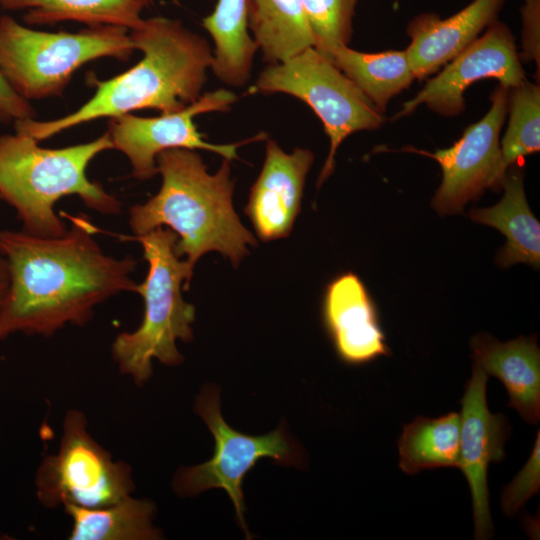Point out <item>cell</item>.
<instances>
[{
    "label": "cell",
    "instance_id": "cell-26",
    "mask_svg": "<svg viewBox=\"0 0 540 540\" xmlns=\"http://www.w3.org/2000/svg\"><path fill=\"white\" fill-rule=\"evenodd\" d=\"M359 0H302L314 37V48L322 55L348 45Z\"/></svg>",
    "mask_w": 540,
    "mask_h": 540
},
{
    "label": "cell",
    "instance_id": "cell-7",
    "mask_svg": "<svg viewBox=\"0 0 540 540\" xmlns=\"http://www.w3.org/2000/svg\"><path fill=\"white\" fill-rule=\"evenodd\" d=\"M255 91L285 93L305 102L322 121L330 149L317 181L332 174L340 144L351 134L375 130L385 118L360 89L314 47L269 64L257 78Z\"/></svg>",
    "mask_w": 540,
    "mask_h": 540
},
{
    "label": "cell",
    "instance_id": "cell-16",
    "mask_svg": "<svg viewBox=\"0 0 540 540\" xmlns=\"http://www.w3.org/2000/svg\"><path fill=\"white\" fill-rule=\"evenodd\" d=\"M504 3L505 0H473L445 19L427 12L410 20V44L405 51L414 77L423 80L459 55L498 20Z\"/></svg>",
    "mask_w": 540,
    "mask_h": 540
},
{
    "label": "cell",
    "instance_id": "cell-3",
    "mask_svg": "<svg viewBox=\"0 0 540 540\" xmlns=\"http://www.w3.org/2000/svg\"><path fill=\"white\" fill-rule=\"evenodd\" d=\"M223 159L211 174L201 156L191 149L172 148L156 157L162 185L156 195L129 209L134 236L157 227L177 235L175 252L193 267L204 254L217 251L237 267L257 245L233 207L234 179Z\"/></svg>",
    "mask_w": 540,
    "mask_h": 540
},
{
    "label": "cell",
    "instance_id": "cell-4",
    "mask_svg": "<svg viewBox=\"0 0 540 540\" xmlns=\"http://www.w3.org/2000/svg\"><path fill=\"white\" fill-rule=\"evenodd\" d=\"M113 149L108 132L97 139L64 148H43L32 137L15 132L0 136V197L11 205L28 234L55 238L67 232L55 213L56 202L77 195L104 215L118 214L120 201L86 169L99 153Z\"/></svg>",
    "mask_w": 540,
    "mask_h": 540
},
{
    "label": "cell",
    "instance_id": "cell-30",
    "mask_svg": "<svg viewBox=\"0 0 540 540\" xmlns=\"http://www.w3.org/2000/svg\"><path fill=\"white\" fill-rule=\"evenodd\" d=\"M9 286V271L5 258L0 254V306Z\"/></svg>",
    "mask_w": 540,
    "mask_h": 540
},
{
    "label": "cell",
    "instance_id": "cell-15",
    "mask_svg": "<svg viewBox=\"0 0 540 540\" xmlns=\"http://www.w3.org/2000/svg\"><path fill=\"white\" fill-rule=\"evenodd\" d=\"M321 317L343 363L358 366L390 354L375 303L355 273L345 272L328 283Z\"/></svg>",
    "mask_w": 540,
    "mask_h": 540
},
{
    "label": "cell",
    "instance_id": "cell-21",
    "mask_svg": "<svg viewBox=\"0 0 540 540\" xmlns=\"http://www.w3.org/2000/svg\"><path fill=\"white\" fill-rule=\"evenodd\" d=\"M248 28L269 64L314 47L302 0H248Z\"/></svg>",
    "mask_w": 540,
    "mask_h": 540
},
{
    "label": "cell",
    "instance_id": "cell-28",
    "mask_svg": "<svg viewBox=\"0 0 540 540\" xmlns=\"http://www.w3.org/2000/svg\"><path fill=\"white\" fill-rule=\"evenodd\" d=\"M521 17L523 52L519 58L524 62L535 61L539 69L540 0H524Z\"/></svg>",
    "mask_w": 540,
    "mask_h": 540
},
{
    "label": "cell",
    "instance_id": "cell-17",
    "mask_svg": "<svg viewBox=\"0 0 540 540\" xmlns=\"http://www.w3.org/2000/svg\"><path fill=\"white\" fill-rule=\"evenodd\" d=\"M476 366L505 386L509 401L529 424L540 419V351L536 337L520 336L502 343L490 335L478 334L471 340Z\"/></svg>",
    "mask_w": 540,
    "mask_h": 540
},
{
    "label": "cell",
    "instance_id": "cell-20",
    "mask_svg": "<svg viewBox=\"0 0 540 540\" xmlns=\"http://www.w3.org/2000/svg\"><path fill=\"white\" fill-rule=\"evenodd\" d=\"M71 518L69 540H159L161 530L154 526L155 504L128 495L112 504L86 508L63 507Z\"/></svg>",
    "mask_w": 540,
    "mask_h": 540
},
{
    "label": "cell",
    "instance_id": "cell-5",
    "mask_svg": "<svg viewBox=\"0 0 540 540\" xmlns=\"http://www.w3.org/2000/svg\"><path fill=\"white\" fill-rule=\"evenodd\" d=\"M130 239L141 244L149 266L135 288L144 300V315L137 329L116 336L111 354L120 373L143 386L152 376L153 359L177 366L184 359L177 340H193L195 307L184 300L182 289H189L194 267L176 254L177 235L169 228L157 227Z\"/></svg>",
    "mask_w": 540,
    "mask_h": 540
},
{
    "label": "cell",
    "instance_id": "cell-9",
    "mask_svg": "<svg viewBox=\"0 0 540 540\" xmlns=\"http://www.w3.org/2000/svg\"><path fill=\"white\" fill-rule=\"evenodd\" d=\"M34 486L37 500L48 509L103 507L135 491L131 466L114 460L96 441L78 409L66 412L58 449L39 463Z\"/></svg>",
    "mask_w": 540,
    "mask_h": 540
},
{
    "label": "cell",
    "instance_id": "cell-31",
    "mask_svg": "<svg viewBox=\"0 0 540 540\" xmlns=\"http://www.w3.org/2000/svg\"><path fill=\"white\" fill-rule=\"evenodd\" d=\"M153 2V0H151Z\"/></svg>",
    "mask_w": 540,
    "mask_h": 540
},
{
    "label": "cell",
    "instance_id": "cell-18",
    "mask_svg": "<svg viewBox=\"0 0 540 540\" xmlns=\"http://www.w3.org/2000/svg\"><path fill=\"white\" fill-rule=\"evenodd\" d=\"M502 199L487 208L470 211V219L499 230L506 238L496 262L502 267L525 263L540 265V224L532 213L524 190L523 172L519 167L507 170Z\"/></svg>",
    "mask_w": 540,
    "mask_h": 540
},
{
    "label": "cell",
    "instance_id": "cell-32",
    "mask_svg": "<svg viewBox=\"0 0 540 540\" xmlns=\"http://www.w3.org/2000/svg\"><path fill=\"white\" fill-rule=\"evenodd\" d=\"M1 198V197H0Z\"/></svg>",
    "mask_w": 540,
    "mask_h": 540
},
{
    "label": "cell",
    "instance_id": "cell-23",
    "mask_svg": "<svg viewBox=\"0 0 540 540\" xmlns=\"http://www.w3.org/2000/svg\"><path fill=\"white\" fill-rule=\"evenodd\" d=\"M323 56L382 113L390 99L407 89L415 79L405 50L365 53L344 45Z\"/></svg>",
    "mask_w": 540,
    "mask_h": 540
},
{
    "label": "cell",
    "instance_id": "cell-2",
    "mask_svg": "<svg viewBox=\"0 0 540 540\" xmlns=\"http://www.w3.org/2000/svg\"><path fill=\"white\" fill-rule=\"evenodd\" d=\"M129 35L135 49L143 53L135 66L105 81L91 75L95 93L76 111L50 121H16L15 132L39 142L99 118L142 109L173 113L199 99L213 57L205 38L181 21L162 16L143 19Z\"/></svg>",
    "mask_w": 540,
    "mask_h": 540
},
{
    "label": "cell",
    "instance_id": "cell-10",
    "mask_svg": "<svg viewBox=\"0 0 540 540\" xmlns=\"http://www.w3.org/2000/svg\"><path fill=\"white\" fill-rule=\"evenodd\" d=\"M508 94L509 88L499 84L490 96L488 112L467 127L451 147L433 153L414 147L401 149L439 163L442 181L431 202L439 215L460 214L486 190L502 189L507 170L502 162L500 133L507 117Z\"/></svg>",
    "mask_w": 540,
    "mask_h": 540
},
{
    "label": "cell",
    "instance_id": "cell-8",
    "mask_svg": "<svg viewBox=\"0 0 540 540\" xmlns=\"http://www.w3.org/2000/svg\"><path fill=\"white\" fill-rule=\"evenodd\" d=\"M219 392L217 386L205 385L194 407L214 437V454L205 463L181 467L173 477L172 488L181 497H193L212 488L225 490L233 502L239 525L246 538L251 539L244 519L242 482L245 475L263 458L300 467L302 451L284 424L263 435H248L233 429L221 414Z\"/></svg>",
    "mask_w": 540,
    "mask_h": 540
},
{
    "label": "cell",
    "instance_id": "cell-12",
    "mask_svg": "<svg viewBox=\"0 0 540 540\" xmlns=\"http://www.w3.org/2000/svg\"><path fill=\"white\" fill-rule=\"evenodd\" d=\"M489 78L509 89L526 80L515 38L509 27L498 20L428 80L413 98L404 102L393 120L408 116L423 104L442 116H458L466 107L467 88Z\"/></svg>",
    "mask_w": 540,
    "mask_h": 540
},
{
    "label": "cell",
    "instance_id": "cell-6",
    "mask_svg": "<svg viewBox=\"0 0 540 540\" xmlns=\"http://www.w3.org/2000/svg\"><path fill=\"white\" fill-rule=\"evenodd\" d=\"M134 50L129 30L121 26L45 32L0 17V71L28 101L60 96L84 64L102 57L127 61Z\"/></svg>",
    "mask_w": 540,
    "mask_h": 540
},
{
    "label": "cell",
    "instance_id": "cell-27",
    "mask_svg": "<svg viewBox=\"0 0 540 540\" xmlns=\"http://www.w3.org/2000/svg\"><path fill=\"white\" fill-rule=\"evenodd\" d=\"M539 435L538 432L533 451L525 466L502 491L501 507L509 517L514 516L532 496L539 492Z\"/></svg>",
    "mask_w": 540,
    "mask_h": 540
},
{
    "label": "cell",
    "instance_id": "cell-24",
    "mask_svg": "<svg viewBox=\"0 0 540 540\" xmlns=\"http://www.w3.org/2000/svg\"><path fill=\"white\" fill-rule=\"evenodd\" d=\"M461 415L451 412L438 418L416 417L403 426L398 440L399 467L409 475L422 470L458 467Z\"/></svg>",
    "mask_w": 540,
    "mask_h": 540
},
{
    "label": "cell",
    "instance_id": "cell-22",
    "mask_svg": "<svg viewBox=\"0 0 540 540\" xmlns=\"http://www.w3.org/2000/svg\"><path fill=\"white\" fill-rule=\"evenodd\" d=\"M151 0H0L5 11L25 10L27 25H54L76 21L88 27L113 25L136 29L141 12Z\"/></svg>",
    "mask_w": 540,
    "mask_h": 540
},
{
    "label": "cell",
    "instance_id": "cell-25",
    "mask_svg": "<svg viewBox=\"0 0 540 540\" xmlns=\"http://www.w3.org/2000/svg\"><path fill=\"white\" fill-rule=\"evenodd\" d=\"M508 125L500 141L506 170L540 150V86L527 80L509 89Z\"/></svg>",
    "mask_w": 540,
    "mask_h": 540
},
{
    "label": "cell",
    "instance_id": "cell-29",
    "mask_svg": "<svg viewBox=\"0 0 540 540\" xmlns=\"http://www.w3.org/2000/svg\"><path fill=\"white\" fill-rule=\"evenodd\" d=\"M35 115L30 102L15 92L0 71V124L35 119Z\"/></svg>",
    "mask_w": 540,
    "mask_h": 540
},
{
    "label": "cell",
    "instance_id": "cell-1",
    "mask_svg": "<svg viewBox=\"0 0 540 540\" xmlns=\"http://www.w3.org/2000/svg\"><path fill=\"white\" fill-rule=\"evenodd\" d=\"M55 238L0 231L9 286L0 306V341L15 333L49 337L67 324L85 326L100 303L135 292L132 257L106 255L85 217Z\"/></svg>",
    "mask_w": 540,
    "mask_h": 540
},
{
    "label": "cell",
    "instance_id": "cell-11",
    "mask_svg": "<svg viewBox=\"0 0 540 540\" xmlns=\"http://www.w3.org/2000/svg\"><path fill=\"white\" fill-rule=\"evenodd\" d=\"M236 101L237 96L232 91L220 88L203 93L197 101L178 112L150 118L130 113L112 117L107 132L113 149L126 155L132 176L140 181L149 180L158 173L156 157L167 149H202L232 161L239 159L237 150L240 146L265 140L267 134L261 132L231 144H214L204 139L193 119L202 113L227 112Z\"/></svg>",
    "mask_w": 540,
    "mask_h": 540
},
{
    "label": "cell",
    "instance_id": "cell-14",
    "mask_svg": "<svg viewBox=\"0 0 540 540\" xmlns=\"http://www.w3.org/2000/svg\"><path fill=\"white\" fill-rule=\"evenodd\" d=\"M313 161L309 149L286 153L276 141L267 140L265 160L244 209L262 241L285 238L292 231Z\"/></svg>",
    "mask_w": 540,
    "mask_h": 540
},
{
    "label": "cell",
    "instance_id": "cell-13",
    "mask_svg": "<svg viewBox=\"0 0 540 540\" xmlns=\"http://www.w3.org/2000/svg\"><path fill=\"white\" fill-rule=\"evenodd\" d=\"M488 375L474 365L460 403L461 437L458 467L462 470L471 491L474 538L488 539L493 526L489 510L487 473L490 463L504 459V445L510 427L501 414H492L487 407Z\"/></svg>",
    "mask_w": 540,
    "mask_h": 540
},
{
    "label": "cell",
    "instance_id": "cell-19",
    "mask_svg": "<svg viewBox=\"0 0 540 540\" xmlns=\"http://www.w3.org/2000/svg\"><path fill=\"white\" fill-rule=\"evenodd\" d=\"M202 24L214 42V75L228 86H244L258 51L248 28V0H218Z\"/></svg>",
    "mask_w": 540,
    "mask_h": 540
}]
</instances>
